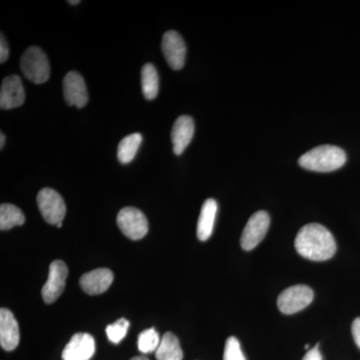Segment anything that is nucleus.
I'll use <instances>...</instances> for the list:
<instances>
[{
  "label": "nucleus",
  "mask_w": 360,
  "mask_h": 360,
  "mask_svg": "<svg viewBox=\"0 0 360 360\" xmlns=\"http://www.w3.org/2000/svg\"><path fill=\"white\" fill-rule=\"evenodd\" d=\"M296 251L312 262H326L335 255L336 243L323 225L309 224L303 226L295 238Z\"/></svg>",
  "instance_id": "obj_1"
},
{
  "label": "nucleus",
  "mask_w": 360,
  "mask_h": 360,
  "mask_svg": "<svg viewBox=\"0 0 360 360\" xmlns=\"http://www.w3.org/2000/svg\"><path fill=\"white\" fill-rule=\"evenodd\" d=\"M347 162V153L335 146H321L300 156L298 165L304 169L316 172H331Z\"/></svg>",
  "instance_id": "obj_2"
},
{
  "label": "nucleus",
  "mask_w": 360,
  "mask_h": 360,
  "mask_svg": "<svg viewBox=\"0 0 360 360\" xmlns=\"http://www.w3.org/2000/svg\"><path fill=\"white\" fill-rule=\"evenodd\" d=\"M20 68L25 77L33 84H44L51 77L49 58L40 47L30 46L23 52Z\"/></svg>",
  "instance_id": "obj_3"
},
{
  "label": "nucleus",
  "mask_w": 360,
  "mask_h": 360,
  "mask_svg": "<svg viewBox=\"0 0 360 360\" xmlns=\"http://www.w3.org/2000/svg\"><path fill=\"white\" fill-rule=\"evenodd\" d=\"M37 205L45 221L58 225L65 217L66 205L60 194L54 189L42 188L37 194Z\"/></svg>",
  "instance_id": "obj_4"
},
{
  "label": "nucleus",
  "mask_w": 360,
  "mask_h": 360,
  "mask_svg": "<svg viewBox=\"0 0 360 360\" xmlns=\"http://www.w3.org/2000/svg\"><path fill=\"white\" fill-rule=\"evenodd\" d=\"M314 293L307 285L291 286L281 293L277 300L278 309L284 314H293L309 307L314 300Z\"/></svg>",
  "instance_id": "obj_5"
},
{
  "label": "nucleus",
  "mask_w": 360,
  "mask_h": 360,
  "mask_svg": "<svg viewBox=\"0 0 360 360\" xmlns=\"http://www.w3.org/2000/svg\"><path fill=\"white\" fill-rule=\"evenodd\" d=\"M120 231L132 240L143 238L148 232V221L146 215L135 207H124L117 215Z\"/></svg>",
  "instance_id": "obj_6"
},
{
  "label": "nucleus",
  "mask_w": 360,
  "mask_h": 360,
  "mask_svg": "<svg viewBox=\"0 0 360 360\" xmlns=\"http://www.w3.org/2000/svg\"><path fill=\"white\" fill-rule=\"evenodd\" d=\"M270 225L269 213L260 210L255 212L248 220L241 236L240 245L245 250L257 248L266 236Z\"/></svg>",
  "instance_id": "obj_7"
},
{
  "label": "nucleus",
  "mask_w": 360,
  "mask_h": 360,
  "mask_svg": "<svg viewBox=\"0 0 360 360\" xmlns=\"http://www.w3.org/2000/svg\"><path fill=\"white\" fill-rule=\"evenodd\" d=\"M68 269L63 260H54L49 266V278L42 288L41 295L45 302H56L65 290Z\"/></svg>",
  "instance_id": "obj_8"
},
{
  "label": "nucleus",
  "mask_w": 360,
  "mask_h": 360,
  "mask_svg": "<svg viewBox=\"0 0 360 360\" xmlns=\"http://www.w3.org/2000/svg\"><path fill=\"white\" fill-rule=\"evenodd\" d=\"M161 49L168 65L174 70H181L186 63V45L181 35L174 30L163 34Z\"/></svg>",
  "instance_id": "obj_9"
},
{
  "label": "nucleus",
  "mask_w": 360,
  "mask_h": 360,
  "mask_svg": "<svg viewBox=\"0 0 360 360\" xmlns=\"http://www.w3.org/2000/svg\"><path fill=\"white\" fill-rule=\"evenodd\" d=\"M25 90L18 75H9L4 78L0 89V108L13 110L25 103Z\"/></svg>",
  "instance_id": "obj_10"
},
{
  "label": "nucleus",
  "mask_w": 360,
  "mask_h": 360,
  "mask_svg": "<svg viewBox=\"0 0 360 360\" xmlns=\"http://www.w3.org/2000/svg\"><path fill=\"white\" fill-rule=\"evenodd\" d=\"M63 94L68 105H75L78 108L86 105L89 101L86 84L84 77L77 71H70L65 75L63 79Z\"/></svg>",
  "instance_id": "obj_11"
},
{
  "label": "nucleus",
  "mask_w": 360,
  "mask_h": 360,
  "mask_svg": "<svg viewBox=\"0 0 360 360\" xmlns=\"http://www.w3.org/2000/svg\"><path fill=\"white\" fill-rule=\"evenodd\" d=\"M96 352V341L89 333H77L63 352V360H89Z\"/></svg>",
  "instance_id": "obj_12"
},
{
  "label": "nucleus",
  "mask_w": 360,
  "mask_h": 360,
  "mask_svg": "<svg viewBox=\"0 0 360 360\" xmlns=\"http://www.w3.org/2000/svg\"><path fill=\"white\" fill-rule=\"evenodd\" d=\"M18 321L11 310L0 309V345L6 352H13L20 343Z\"/></svg>",
  "instance_id": "obj_13"
},
{
  "label": "nucleus",
  "mask_w": 360,
  "mask_h": 360,
  "mask_svg": "<svg viewBox=\"0 0 360 360\" xmlns=\"http://www.w3.org/2000/svg\"><path fill=\"white\" fill-rule=\"evenodd\" d=\"M195 124L191 116L181 115L174 122L172 130V141L174 153L176 155L184 153L193 141Z\"/></svg>",
  "instance_id": "obj_14"
},
{
  "label": "nucleus",
  "mask_w": 360,
  "mask_h": 360,
  "mask_svg": "<svg viewBox=\"0 0 360 360\" xmlns=\"http://www.w3.org/2000/svg\"><path fill=\"white\" fill-rule=\"evenodd\" d=\"M113 274L108 269H97L80 277V286L90 295H101L110 288Z\"/></svg>",
  "instance_id": "obj_15"
},
{
  "label": "nucleus",
  "mask_w": 360,
  "mask_h": 360,
  "mask_svg": "<svg viewBox=\"0 0 360 360\" xmlns=\"http://www.w3.org/2000/svg\"><path fill=\"white\" fill-rule=\"evenodd\" d=\"M217 213V201L212 198L206 200L201 207L200 219L198 222V238L200 240H207L212 236Z\"/></svg>",
  "instance_id": "obj_16"
},
{
  "label": "nucleus",
  "mask_w": 360,
  "mask_h": 360,
  "mask_svg": "<svg viewBox=\"0 0 360 360\" xmlns=\"http://www.w3.org/2000/svg\"><path fill=\"white\" fill-rule=\"evenodd\" d=\"M158 360H182L184 352L180 347L179 338L172 333H167L161 338L160 347L155 352Z\"/></svg>",
  "instance_id": "obj_17"
},
{
  "label": "nucleus",
  "mask_w": 360,
  "mask_h": 360,
  "mask_svg": "<svg viewBox=\"0 0 360 360\" xmlns=\"http://www.w3.org/2000/svg\"><path fill=\"white\" fill-rule=\"evenodd\" d=\"M141 89L148 101H153L160 90V79L155 65L148 63L141 70Z\"/></svg>",
  "instance_id": "obj_18"
},
{
  "label": "nucleus",
  "mask_w": 360,
  "mask_h": 360,
  "mask_svg": "<svg viewBox=\"0 0 360 360\" xmlns=\"http://www.w3.org/2000/svg\"><path fill=\"white\" fill-rule=\"evenodd\" d=\"M142 142L141 134L127 135L118 144L117 158L122 165H127L134 160Z\"/></svg>",
  "instance_id": "obj_19"
},
{
  "label": "nucleus",
  "mask_w": 360,
  "mask_h": 360,
  "mask_svg": "<svg viewBox=\"0 0 360 360\" xmlns=\"http://www.w3.org/2000/svg\"><path fill=\"white\" fill-rule=\"evenodd\" d=\"M25 222V217L18 206L4 203L0 206V229L8 231Z\"/></svg>",
  "instance_id": "obj_20"
},
{
  "label": "nucleus",
  "mask_w": 360,
  "mask_h": 360,
  "mask_svg": "<svg viewBox=\"0 0 360 360\" xmlns=\"http://www.w3.org/2000/svg\"><path fill=\"white\" fill-rule=\"evenodd\" d=\"M160 338L155 328H148L139 335V349L142 354H150L156 352L160 345Z\"/></svg>",
  "instance_id": "obj_21"
},
{
  "label": "nucleus",
  "mask_w": 360,
  "mask_h": 360,
  "mask_svg": "<svg viewBox=\"0 0 360 360\" xmlns=\"http://www.w3.org/2000/svg\"><path fill=\"white\" fill-rule=\"evenodd\" d=\"M129 328V321L125 319H120L106 328V335L111 342L117 345L127 336Z\"/></svg>",
  "instance_id": "obj_22"
},
{
  "label": "nucleus",
  "mask_w": 360,
  "mask_h": 360,
  "mask_svg": "<svg viewBox=\"0 0 360 360\" xmlns=\"http://www.w3.org/2000/svg\"><path fill=\"white\" fill-rule=\"evenodd\" d=\"M224 360H246L241 350L240 343L234 336L227 338L225 343Z\"/></svg>",
  "instance_id": "obj_23"
},
{
  "label": "nucleus",
  "mask_w": 360,
  "mask_h": 360,
  "mask_svg": "<svg viewBox=\"0 0 360 360\" xmlns=\"http://www.w3.org/2000/svg\"><path fill=\"white\" fill-rule=\"evenodd\" d=\"M9 58V47L4 35L0 37V63H4Z\"/></svg>",
  "instance_id": "obj_24"
},
{
  "label": "nucleus",
  "mask_w": 360,
  "mask_h": 360,
  "mask_svg": "<svg viewBox=\"0 0 360 360\" xmlns=\"http://www.w3.org/2000/svg\"><path fill=\"white\" fill-rule=\"evenodd\" d=\"M319 345H316L314 348L309 349L304 355L302 360H322V355L319 349Z\"/></svg>",
  "instance_id": "obj_25"
},
{
  "label": "nucleus",
  "mask_w": 360,
  "mask_h": 360,
  "mask_svg": "<svg viewBox=\"0 0 360 360\" xmlns=\"http://www.w3.org/2000/svg\"><path fill=\"white\" fill-rule=\"evenodd\" d=\"M352 335H354L355 343L360 348V317L354 319L352 323Z\"/></svg>",
  "instance_id": "obj_26"
},
{
  "label": "nucleus",
  "mask_w": 360,
  "mask_h": 360,
  "mask_svg": "<svg viewBox=\"0 0 360 360\" xmlns=\"http://www.w3.org/2000/svg\"><path fill=\"white\" fill-rule=\"evenodd\" d=\"M4 144H6V136H4V134H0V149H4Z\"/></svg>",
  "instance_id": "obj_27"
},
{
  "label": "nucleus",
  "mask_w": 360,
  "mask_h": 360,
  "mask_svg": "<svg viewBox=\"0 0 360 360\" xmlns=\"http://www.w3.org/2000/svg\"><path fill=\"white\" fill-rule=\"evenodd\" d=\"M130 360H149L148 357L144 356H135L134 359H131Z\"/></svg>",
  "instance_id": "obj_28"
},
{
  "label": "nucleus",
  "mask_w": 360,
  "mask_h": 360,
  "mask_svg": "<svg viewBox=\"0 0 360 360\" xmlns=\"http://www.w3.org/2000/svg\"><path fill=\"white\" fill-rule=\"evenodd\" d=\"M80 1H78V0H75V1H71V0H70V1H68V4H72V6H75V4H79Z\"/></svg>",
  "instance_id": "obj_29"
},
{
  "label": "nucleus",
  "mask_w": 360,
  "mask_h": 360,
  "mask_svg": "<svg viewBox=\"0 0 360 360\" xmlns=\"http://www.w3.org/2000/svg\"><path fill=\"white\" fill-rule=\"evenodd\" d=\"M56 226H58V229H60V227H63V222H61V224H58Z\"/></svg>",
  "instance_id": "obj_30"
}]
</instances>
